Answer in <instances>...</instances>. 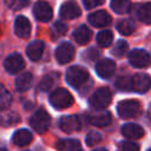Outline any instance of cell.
Instances as JSON below:
<instances>
[{"label": "cell", "mask_w": 151, "mask_h": 151, "mask_svg": "<svg viewBox=\"0 0 151 151\" xmlns=\"http://www.w3.org/2000/svg\"><path fill=\"white\" fill-rule=\"evenodd\" d=\"M50 103L58 110H64L73 104L72 94L65 88H57L50 96Z\"/></svg>", "instance_id": "obj_1"}, {"label": "cell", "mask_w": 151, "mask_h": 151, "mask_svg": "<svg viewBox=\"0 0 151 151\" xmlns=\"http://www.w3.org/2000/svg\"><path fill=\"white\" fill-rule=\"evenodd\" d=\"M88 79V73L85 68L80 66H72L66 72V80L67 83L76 88L81 87Z\"/></svg>", "instance_id": "obj_2"}, {"label": "cell", "mask_w": 151, "mask_h": 151, "mask_svg": "<svg viewBox=\"0 0 151 151\" xmlns=\"http://www.w3.org/2000/svg\"><path fill=\"white\" fill-rule=\"evenodd\" d=\"M111 92L107 87H101V88H98L90 98V105L92 109L94 110H104L106 109L110 103H111Z\"/></svg>", "instance_id": "obj_3"}, {"label": "cell", "mask_w": 151, "mask_h": 151, "mask_svg": "<svg viewBox=\"0 0 151 151\" xmlns=\"http://www.w3.org/2000/svg\"><path fill=\"white\" fill-rule=\"evenodd\" d=\"M117 111L122 118H136L142 113V105L137 100L127 99L118 104Z\"/></svg>", "instance_id": "obj_4"}, {"label": "cell", "mask_w": 151, "mask_h": 151, "mask_svg": "<svg viewBox=\"0 0 151 151\" xmlns=\"http://www.w3.org/2000/svg\"><path fill=\"white\" fill-rule=\"evenodd\" d=\"M29 124L34 131H37L38 133H44L48 130L50 124H51L50 114L45 110H38L31 117Z\"/></svg>", "instance_id": "obj_5"}, {"label": "cell", "mask_w": 151, "mask_h": 151, "mask_svg": "<svg viewBox=\"0 0 151 151\" xmlns=\"http://www.w3.org/2000/svg\"><path fill=\"white\" fill-rule=\"evenodd\" d=\"M129 61L136 68H144L151 64V57L144 50H132L129 53Z\"/></svg>", "instance_id": "obj_6"}, {"label": "cell", "mask_w": 151, "mask_h": 151, "mask_svg": "<svg viewBox=\"0 0 151 151\" xmlns=\"http://www.w3.org/2000/svg\"><path fill=\"white\" fill-rule=\"evenodd\" d=\"M73 57H74V47L70 42H63L55 50V59L60 64L70 63L73 59Z\"/></svg>", "instance_id": "obj_7"}, {"label": "cell", "mask_w": 151, "mask_h": 151, "mask_svg": "<svg viewBox=\"0 0 151 151\" xmlns=\"http://www.w3.org/2000/svg\"><path fill=\"white\" fill-rule=\"evenodd\" d=\"M33 13H34V17L39 21H42V22L50 21L52 19V15H53V11L46 1L35 2L34 7H33Z\"/></svg>", "instance_id": "obj_8"}, {"label": "cell", "mask_w": 151, "mask_h": 151, "mask_svg": "<svg viewBox=\"0 0 151 151\" xmlns=\"http://www.w3.org/2000/svg\"><path fill=\"white\" fill-rule=\"evenodd\" d=\"M59 126L64 132L71 133L81 127V120L78 116H64L59 120Z\"/></svg>", "instance_id": "obj_9"}, {"label": "cell", "mask_w": 151, "mask_h": 151, "mask_svg": "<svg viewBox=\"0 0 151 151\" xmlns=\"http://www.w3.org/2000/svg\"><path fill=\"white\" fill-rule=\"evenodd\" d=\"M4 66H5V70L8 72V73H18L19 71H21L24 67H25V61H24V58L20 55V54H12L9 57L6 58L5 63H4Z\"/></svg>", "instance_id": "obj_10"}, {"label": "cell", "mask_w": 151, "mask_h": 151, "mask_svg": "<svg viewBox=\"0 0 151 151\" xmlns=\"http://www.w3.org/2000/svg\"><path fill=\"white\" fill-rule=\"evenodd\" d=\"M151 86V78L145 73H137L132 77V90L138 93L146 92Z\"/></svg>", "instance_id": "obj_11"}, {"label": "cell", "mask_w": 151, "mask_h": 151, "mask_svg": "<svg viewBox=\"0 0 151 151\" xmlns=\"http://www.w3.org/2000/svg\"><path fill=\"white\" fill-rule=\"evenodd\" d=\"M96 71L99 77L104 79H109L113 76L116 71V64L111 59H101L96 65Z\"/></svg>", "instance_id": "obj_12"}, {"label": "cell", "mask_w": 151, "mask_h": 151, "mask_svg": "<svg viewBox=\"0 0 151 151\" xmlns=\"http://www.w3.org/2000/svg\"><path fill=\"white\" fill-rule=\"evenodd\" d=\"M81 11L78 6V4L73 0L66 1L60 7V17L63 19H76L80 15Z\"/></svg>", "instance_id": "obj_13"}, {"label": "cell", "mask_w": 151, "mask_h": 151, "mask_svg": "<svg viewBox=\"0 0 151 151\" xmlns=\"http://www.w3.org/2000/svg\"><path fill=\"white\" fill-rule=\"evenodd\" d=\"M88 21L94 27H105V26L111 24L112 18L105 11H97V12L88 15Z\"/></svg>", "instance_id": "obj_14"}, {"label": "cell", "mask_w": 151, "mask_h": 151, "mask_svg": "<svg viewBox=\"0 0 151 151\" xmlns=\"http://www.w3.org/2000/svg\"><path fill=\"white\" fill-rule=\"evenodd\" d=\"M98 111V110H97ZM88 120L92 125L98 126V127H104L106 125H109L111 123V114L107 111H98V112H93L88 116Z\"/></svg>", "instance_id": "obj_15"}, {"label": "cell", "mask_w": 151, "mask_h": 151, "mask_svg": "<svg viewBox=\"0 0 151 151\" xmlns=\"http://www.w3.org/2000/svg\"><path fill=\"white\" fill-rule=\"evenodd\" d=\"M14 32L20 38H28L31 33V24L27 18L25 17H18L14 22Z\"/></svg>", "instance_id": "obj_16"}, {"label": "cell", "mask_w": 151, "mask_h": 151, "mask_svg": "<svg viewBox=\"0 0 151 151\" xmlns=\"http://www.w3.org/2000/svg\"><path fill=\"white\" fill-rule=\"evenodd\" d=\"M44 48H45V45H44L42 41H40V40H34V41H32V42L27 46V48H26V54H27V57H28L31 60L37 61V60H39V59L41 58L42 52H44Z\"/></svg>", "instance_id": "obj_17"}, {"label": "cell", "mask_w": 151, "mask_h": 151, "mask_svg": "<svg viewBox=\"0 0 151 151\" xmlns=\"http://www.w3.org/2000/svg\"><path fill=\"white\" fill-rule=\"evenodd\" d=\"M122 133L123 136L127 137V138H131V139H138L140 137L144 136V130L140 125L138 124H125L123 125L122 127Z\"/></svg>", "instance_id": "obj_18"}, {"label": "cell", "mask_w": 151, "mask_h": 151, "mask_svg": "<svg viewBox=\"0 0 151 151\" xmlns=\"http://www.w3.org/2000/svg\"><path fill=\"white\" fill-rule=\"evenodd\" d=\"M12 140L18 146H26L32 142V133L26 129H20L14 132Z\"/></svg>", "instance_id": "obj_19"}, {"label": "cell", "mask_w": 151, "mask_h": 151, "mask_svg": "<svg viewBox=\"0 0 151 151\" xmlns=\"http://www.w3.org/2000/svg\"><path fill=\"white\" fill-rule=\"evenodd\" d=\"M55 147L59 151H83L81 145L77 139H60L57 142Z\"/></svg>", "instance_id": "obj_20"}, {"label": "cell", "mask_w": 151, "mask_h": 151, "mask_svg": "<svg viewBox=\"0 0 151 151\" xmlns=\"http://www.w3.org/2000/svg\"><path fill=\"white\" fill-rule=\"evenodd\" d=\"M73 38H74L76 42H78L79 45H85L91 39V31L86 26L81 25L73 32Z\"/></svg>", "instance_id": "obj_21"}, {"label": "cell", "mask_w": 151, "mask_h": 151, "mask_svg": "<svg viewBox=\"0 0 151 151\" xmlns=\"http://www.w3.org/2000/svg\"><path fill=\"white\" fill-rule=\"evenodd\" d=\"M32 81H33V77L29 72H24L21 73L17 80H15V87L18 91L20 92H24V91H27L31 85H32Z\"/></svg>", "instance_id": "obj_22"}, {"label": "cell", "mask_w": 151, "mask_h": 151, "mask_svg": "<svg viewBox=\"0 0 151 151\" xmlns=\"http://www.w3.org/2000/svg\"><path fill=\"white\" fill-rule=\"evenodd\" d=\"M117 29L124 35H130L136 31V24L131 19H123V20L118 21Z\"/></svg>", "instance_id": "obj_23"}, {"label": "cell", "mask_w": 151, "mask_h": 151, "mask_svg": "<svg viewBox=\"0 0 151 151\" xmlns=\"http://www.w3.org/2000/svg\"><path fill=\"white\" fill-rule=\"evenodd\" d=\"M137 15L142 22L150 25L151 24V2H146V4L140 5L138 7Z\"/></svg>", "instance_id": "obj_24"}, {"label": "cell", "mask_w": 151, "mask_h": 151, "mask_svg": "<svg viewBox=\"0 0 151 151\" xmlns=\"http://www.w3.org/2000/svg\"><path fill=\"white\" fill-rule=\"evenodd\" d=\"M111 8L118 14H125L131 8V2L129 0H112Z\"/></svg>", "instance_id": "obj_25"}, {"label": "cell", "mask_w": 151, "mask_h": 151, "mask_svg": "<svg viewBox=\"0 0 151 151\" xmlns=\"http://www.w3.org/2000/svg\"><path fill=\"white\" fill-rule=\"evenodd\" d=\"M113 34L110 31H100L97 35V42L100 47H107L112 44Z\"/></svg>", "instance_id": "obj_26"}, {"label": "cell", "mask_w": 151, "mask_h": 151, "mask_svg": "<svg viewBox=\"0 0 151 151\" xmlns=\"http://www.w3.org/2000/svg\"><path fill=\"white\" fill-rule=\"evenodd\" d=\"M12 104V96L8 90L0 84V110L7 109Z\"/></svg>", "instance_id": "obj_27"}, {"label": "cell", "mask_w": 151, "mask_h": 151, "mask_svg": "<svg viewBox=\"0 0 151 151\" xmlns=\"http://www.w3.org/2000/svg\"><path fill=\"white\" fill-rule=\"evenodd\" d=\"M116 86L120 91H132V77H119L116 80Z\"/></svg>", "instance_id": "obj_28"}, {"label": "cell", "mask_w": 151, "mask_h": 151, "mask_svg": "<svg viewBox=\"0 0 151 151\" xmlns=\"http://www.w3.org/2000/svg\"><path fill=\"white\" fill-rule=\"evenodd\" d=\"M54 83V78L52 74H47L45 77H42V79L39 83V90L42 92H47L48 90H51V87L53 86Z\"/></svg>", "instance_id": "obj_29"}, {"label": "cell", "mask_w": 151, "mask_h": 151, "mask_svg": "<svg viewBox=\"0 0 151 151\" xmlns=\"http://www.w3.org/2000/svg\"><path fill=\"white\" fill-rule=\"evenodd\" d=\"M129 50V46H127V42L124 41V40H119L117 41V44L114 45L113 50H112V53L116 55V57H123Z\"/></svg>", "instance_id": "obj_30"}, {"label": "cell", "mask_w": 151, "mask_h": 151, "mask_svg": "<svg viewBox=\"0 0 151 151\" xmlns=\"http://www.w3.org/2000/svg\"><path fill=\"white\" fill-rule=\"evenodd\" d=\"M100 140H101V134L97 131H91L86 136V144L88 146H93V145L98 144Z\"/></svg>", "instance_id": "obj_31"}, {"label": "cell", "mask_w": 151, "mask_h": 151, "mask_svg": "<svg viewBox=\"0 0 151 151\" xmlns=\"http://www.w3.org/2000/svg\"><path fill=\"white\" fill-rule=\"evenodd\" d=\"M29 0H5L6 5L12 9H21L24 8Z\"/></svg>", "instance_id": "obj_32"}, {"label": "cell", "mask_w": 151, "mask_h": 151, "mask_svg": "<svg viewBox=\"0 0 151 151\" xmlns=\"http://www.w3.org/2000/svg\"><path fill=\"white\" fill-rule=\"evenodd\" d=\"M52 29H53V33H54V34H57V35H64V34L67 32V25L64 24V22L57 21V22L53 25Z\"/></svg>", "instance_id": "obj_33"}, {"label": "cell", "mask_w": 151, "mask_h": 151, "mask_svg": "<svg viewBox=\"0 0 151 151\" xmlns=\"http://www.w3.org/2000/svg\"><path fill=\"white\" fill-rule=\"evenodd\" d=\"M123 151H139V146L132 142H124L122 144Z\"/></svg>", "instance_id": "obj_34"}, {"label": "cell", "mask_w": 151, "mask_h": 151, "mask_svg": "<svg viewBox=\"0 0 151 151\" xmlns=\"http://www.w3.org/2000/svg\"><path fill=\"white\" fill-rule=\"evenodd\" d=\"M104 1H105V0H83V2H84V5H85V7H86V8H88V9L94 8V7L99 6V5H101Z\"/></svg>", "instance_id": "obj_35"}, {"label": "cell", "mask_w": 151, "mask_h": 151, "mask_svg": "<svg viewBox=\"0 0 151 151\" xmlns=\"http://www.w3.org/2000/svg\"><path fill=\"white\" fill-rule=\"evenodd\" d=\"M94 151H106L105 149H97V150H94Z\"/></svg>", "instance_id": "obj_36"}, {"label": "cell", "mask_w": 151, "mask_h": 151, "mask_svg": "<svg viewBox=\"0 0 151 151\" xmlns=\"http://www.w3.org/2000/svg\"><path fill=\"white\" fill-rule=\"evenodd\" d=\"M0 151H6V150H4V149H0Z\"/></svg>", "instance_id": "obj_37"}, {"label": "cell", "mask_w": 151, "mask_h": 151, "mask_svg": "<svg viewBox=\"0 0 151 151\" xmlns=\"http://www.w3.org/2000/svg\"><path fill=\"white\" fill-rule=\"evenodd\" d=\"M149 151H151V149H150V150H149Z\"/></svg>", "instance_id": "obj_38"}]
</instances>
